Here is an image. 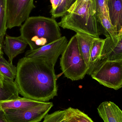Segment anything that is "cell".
<instances>
[{
    "label": "cell",
    "mask_w": 122,
    "mask_h": 122,
    "mask_svg": "<svg viewBox=\"0 0 122 122\" xmlns=\"http://www.w3.org/2000/svg\"><path fill=\"white\" fill-rule=\"evenodd\" d=\"M16 68L14 81L24 97L46 102L58 95L54 67L47 62L24 57L19 59Z\"/></svg>",
    "instance_id": "obj_1"
},
{
    "label": "cell",
    "mask_w": 122,
    "mask_h": 122,
    "mask_svg": "<svg viewBox=\"0 0 122 122\" xmlns=\"http://www.w3.org/2000/svg\"><path fill=\"white\" fill-rule=\"evenodd\" d=\"M58 24L64 29L95 38L101 34L92 0H76Z\"/></svg>",
    "instance_id": "obj_2"
},
{
    "label": "cell",
    "mask_w": 122,
    "mask_h": 122,
    "mask_svg": "<svg viewBox=\"0 0 122 122\" xmlns=\"http://www.w3.org/2000/svg\"><path fill=\"white\" fill-rule=\"evenodd\" d=\"M20 36L35 50L61 38L60 26L55 19L43 16L29 17L20 29Z\"/></svg>",
    "instance_id": "obj_3"
},
{
    "label": "cell",
    "mask_w": 122,
    "mask_h": 122,
    "mask_svg": "<svg viewBox=\"0 0 122 122\" xmlns=\"http://www.w3.org/2000/svg\"><path fill=\"white\" fill-rule=\"evenodd\" d=\"M60 64L65 77L72 81L82 79L87 74L89 67L80 54L75 34L62 54Z\"/></svg>",
    "instance_id": "obj_4"
},
{
    "label": "cell",
    "mask_w": 122,
    "mask_h": 122,
    "mask_svg": "<svg viewBox=\"0 0 122 122\" xmlns=\"http://www.w3.org/2000/svg\"><path fill=\"white\" fill-rule=\"evenodd\" d=\"M91 76L100 84L118 90L122 87V59L101 61Z\"/></svg>",
    "instance_id": "obj_5"
},
{
    "label": "cell",
    "mask_w": 122,
    "mask_h": 122,
    "mask_svg": "<svg viewBox=\"0 0 122 122\" xmlns=\"http://www.w3.org/2000/svg\"><path fill=\"white\" fill-rule=\"evenodd\" d=\"M34 0H6L7 29L22 25L35 8Z\"/></svg>",
    "instance_id": "obj_6"
},
{
    "label": "cell",
    "mask_w": 122,
    "mask_h": 122,
    "mask_svg": "<svg viewBox=\"0 0 122 122\" xmlns=\"http://www.w3.org/2000/svg\"><path fill=\"white\" fill-rule=\"evenodd\" d=\"M53 107L52 102H46L26 109L7 110L4 111L8 122H39Z\"/></svg>",
    "instance_id": "obj_7"
},
{
    "label": "cell",
    "mask_w": 122,
    "mask_h": 122,
    "mask_svg": "<svg viewBox=\"0 0 122 122\" xmlns=\"http://www.w3.org/2000/svg\"><path fill=\"white\" fill-rule=\"evenodd\" d=\"M68 41L65 36L35 50H28L25 57L44 60L55 66L59 56L66 47Z\"/></svg>",
    "instance_id": "obj_8"
},
{
    "label": "cell",
    "mask_w": 122,
    "mask_h": 122,
    "mask_svg": "<svg viewBox=\"0 0 122 122\" xmlns=\"http://www.w3.org/2000/svg\"><path fill=\"white\" fill-rule=\"evenodd\" d=\"M122 59V33L117 35L114 39L109 38H105L100 61L105 60L116 61Z\"/></svg>",
    "instance_id": "obj_9"
},
{
    "label": "cell",
    "mask_w": 122,
    "mask_h": 122,
    "mask_svg": "<svg viewBox=\"0 0 122 122\" xmlns=\"http://www.w3.org/2000/svg\"><path fill=\"white\" fill-rule=\"evenodd\" d=\"M28 44L20 36L13 37L6 35L4 40L3 48L4 51L12 63L14 59L24 52Z\"/></svg>",
    "instance_id": "obj_10"
},
{
    "label": "cell",
    "mask_w": 122,
    "mask_h": 122,
    "mask_svg": "<svg viewBox=\"0 0 122 122\" xmlns=\"http://www.w3.org/2000/svg\"><path fill=\"white\" fill-rule=\"evenodd\" d=\"M97 110L104 122H122V110L112 102L105 101L102 102Z\"/></svg>",
    "instance_id": "obj_11"
},
{
    "label": "cell",
    "mask_w": 122,
    "mask_h": 122,
    "mask_svg": "<svg viewBox=\"0 0 122 122\" xmlns=\"http://www.w3.org/2000/svg\"><path fill=\"white\" fill-rule=\"evenodd\" d=\"M44 102L33 100L24 97H19L12 100L1 102L0 108L4 110L26 109L42 104Z\"/></svg>",
    "instance_id": "obj_12"
},
{
    "label": "cell",
    "mask_w": 122,
    "mask_h": 122,
    "mask_svg": "<svg viewBox=\"0 0 122 122\" xmlns=\"http://www.w3.org/2000/svg\"><path fill=\"white\" fill-rule=\"evenodd\" d=\"M110 19L118 35L122 33V0H107Z\"/></svg>",
    "instance_id": "obj_13"
},
{
    "label": "cell",
    "mask_w": 122,
    "mask_h": 122,
    "mask_svg": "<svg viewBox=\"0 0 122 122\" xmlns=\"http://www.w3.org/2000/svg\"><path fill=\"white\" fill-rule=\"evenodd\" d=\"M105 39L96 38L92 42L90 51L89 69L87 74L91 75L101 60Z\"/></svg>",
    "instance_id": "obj_14"
},
{
    "label": "cell",
    "mask_w": 122,
    "mask_h": 122,
    "mask_svg": "<svg viewBox=\"0 0 122 122\" xmlns=\"http://www.w3.org/2000/svg\"><path fill=\"white\" fill-rule=\"evenodd\" d=\"M75 35L77 39L80 54L89 67L91 48L92 42L96 38L81 33H76Z\"/></svg>",
    "instance_id": "obj_15"
},
{
    "label": "cell",
    "mask_w": 122,
    "mask_h": 122,
    "mask_svg": "<svg viewBox=\"0 0 122 122\" xmlns=\"http://www.w3.org/2000/svg\"><path fill=\"white\" fill-rule=\"evenodd\" d=\"M19 92L14 81L4 79L3 86L0 85V102L19 97Z\"/></svg>",
    "instance_id": "obj_16"
},
{
    "label": "cell",
    "mask_w": 122,
    "mask_h": 122,
    "mask_svg": "<svg viewBox=\"0 0 122 122\" xmlns=\"http://www.w3.org/2000/svg\"><path fill=\"white\" fill-rule=\"evenodd\" d=\"M97 21L99 24L101 33L106 36V38L114 39L118 34L115 28L112 25L110 19L109 13L99 14L97 16Z\"/></svg>",
    "instance_id": "obj_17"
},
{
    "label": "cell",
    "mask_w": 122,
    "mask_h": 122,
    "mask_svg": "<svg viewBox=\"0 0 122 122\" xmlns=\"http://www.w3.org/2000/svg\"><path fill=\"white\" fill-rule=\"evenodd\" d=\"M0 73L5 79L11 81H14L17 74L16 67L6 61L3 55L0 56Z\"/></svg>",
    "instance_id": "obj_18"
},
{
    "label": "cell",
    "mask_w": 122,
    "mask_h": 122,
    "mask_svg": "<svg viewBox=\"0 0 122 122\" xmlns=\"http://www.w3.org/2000/svg\"><path fill=\"white\" fill-rule=\"evenodd\" d=\"M66 111L67 122H94L88 115L78 109L70 107Z\"/></svg>",
    "instance_id": "obj_19"
},
{
    "label": "cell",
    "mask_w": 122,
    "mask_h": 122,
    "mask_svg": "<svg viewBox=\"0 0 122 122\" xmlns=\"http://www.w3.org/2000/svg\"><path fill=\"white\" fill-rule=\"evenodd\" d=\"M7 24L6 0H0V43L3 46Z\"/></svg>",
    "instance_id": "obj_20"
},
{
    "label": "cell",
    "mask_w": 122,
    "mask_h": 122,
    "mask_svg": "<svg viewBox=\"0 0 122 122\" xmlns=\"http://www.w3.org/2000/svg\"><path fill=\"white\" fill-rule=\"evenodd\" d=\"M76 0H61L57 8L51 12V18L54 19L62 17L65 15L70 6Z\"/></svg>",
    "instance_id": "obj_21"
},
{
    "label": "cell",
    "mask_w": 122,
    "mask_h": 122,
    "mask_svg": "<svg viewBox=\"0 0 122 122\" xmlns=\"http://www.w3.org/2000/svg\"><path fill=\"white\" fill-rule=\"evenodd\" d=\"M42 122H67L66 110L46 115Z\"/></svg>",
    "instance_id": "obj_22"
},
{
    "label": "cell",
    "mask_w": 122,
    "mask_h": 122,
    "mask_svg": "<svg viewBox=\"0 0 122 122\" xmlns=\"http://www.w3.org/2000/svg\"><path fill=\"white\" fill-rule=\"evenodd\" d=\"M97 16L109 11L107 0H92Z\"/></svg>",
    "instance_id": "obj_23"
},
{
    "label": "cell",
    "mask_w": 122,
    "mask_h": 122,
    "mask_svg": "<svg viewBox=\"0 0 122 122\" xmlns=\"http://www.w3.org/2000/svg\"><path fill=\"white\" fill-rule=\"evenodd\" d=\"M51 5V13L54 11L58 6L61 0H50Z\"/></svg>",
    "instance_id": "obj_24"
},
{
    "label": "cell",
    "mask_w": 122,
    "mask_h": 122,
    "mask_svg": "<svg viewBox=\"0 0 122 122\" xmlns=\"http://www.w3.org/2000/svg\"><path fill=\"white\" fill-rule=\"evenodd\" d=\"M0 122H8L4 110L1 109H0Z\"/></svg>",
    "instance_id": "obj_25"
},
{
    "label": "cell",
    "mask_w": 122,
    "mask_h": 122,
    "mask_svg": "<svg viewBox=\"0 0 122 122\" xmlns=\"http://www.w3.org/2000/svg\"><path fill=\"white\" fill-rule=\"evenodd\" d=\"M4 80V79L3 77L0 73V85L1 86H3Z\"/></svg>",
    "instance_id": "obj_26"
},
{
    "label": "cell",
    "mask_w": 122,
    "mask_h": 122,
    "mask_svg": "<svg viewBox=\"0 0 122 122\" xmlns=\"http://www.w3.org/2000/svg\"><path fill=\"white\" fill-rule=\"evenodd\" d=\"M2 46H1V44L0 43V56L1 55H3V51H2Z\"/></svg>",
    "instance_id": "obj_27"
},
{
    "label": "cell",
    "mask_w": 122,
    "mask_h": 122,
    "mask_svg": "<svg viewBox=\"0 0 122 122\" xmlns=\"http://www.w3.org/2000/svg\"></svg>",
    "instance_id": "obj_28"
}]
</instances>
